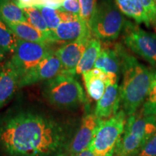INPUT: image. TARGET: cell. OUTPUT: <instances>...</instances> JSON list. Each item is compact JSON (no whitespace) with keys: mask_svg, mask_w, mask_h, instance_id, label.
<instances>
[{"mask_svg":"<svg viewBox=\"0 0 156 156\" xmlns=\"http://www.w3.org/2000/svg\"><path fill=\"white\" fill-rule=\"evenodd\" d=\"M69 145L65 127L44 114L23 111L0 124V151L7 156H63Z\"/></svg>","mask_w":156,"mask_h":156,"instance_id":"1","label":"cell"},{"mask_svg":"<svg viewBox=\"0 0 156 156\" xmlns=\"http://www.w3.org/2000/svg\"><path fill=\"white\" fill-rule=\"evenodd\" d=\"M120 86L122 110L127 116L136 114L144 103L151 83V72L129 52L124 58Z\"/></svg>","mask_w":156,"mask_h":156,"instance_id":"2","label":"cell"},{"mask_svg":"<svg viewBox=\"0 0 156 156\" xmlns=\"http://www.w3.org/2000/svg\"><path fill=\"white\" fill-rule=\"evenodd\" d=\"M44 98L52 106L72 108L86 102L84 90L75 75L62 73L43 85Z\"/></svg>","mask_w":156,"mask_h":156,"instance_id":"3","label":"cell"},{"mask_svg":"<svg viewBox=\"0 0 156 156\" xmlns=\"http://www.w3.org/2000/svg\"><path fill=\"white\" fill-rule=\"evenodd\" d=\"M126 22L114 0H98L89 28L94 38L112 41L119 38Z\"/></svg>","mask_w":156,"mask_h":156,"instance_id":"4","label":"cell"},{"mask_svg":"<svg viewBox=\"0 0 156 156\" xmlns=\"http://www.w3.org/2000/svg\"><path fill=\"white\" fill-rule=\"evenodd\" d=\"M155 132L156 116H144L140 113L128 116L114 154L116 156H136Z\"/></svg>","mask_w":156,"mask_h":156,"instance_id":"5","label":"cell"},{"mask_svg":"<svg viewBox=\"0 0 156 156\" xmlns=\"http://www.w3.org/2000/svg\"><path fill=\"white\" fill-rule=\"evenodd\" d=\"M126 116L122 109L110 118L101 120L87 149L97 156H114L124 132Z\"/></svg>","mask_w":156,"mask_h":156,"instance_id":"6","label":"cell"},{"mask_svg":"<svg viewBox=\"0 0 156 156\" xmlns=\"http://www.w3.org/2000/svg\"><path fill=\"white\" fill-rule=\"evenodd\" d=\"M122 39L126 47L156 67V36L137 25L126 20L122 31Z\"/></svg>","mask_w":156,"mask_h":156,"instance_id":"7","label":"cell"},{"mask_svg":"<svg viewBox=\"0 0 156 156\" xmlns=\"http://www.w3.org/2000/svg\"><path fill=\"white\" fill-rule=\"evenodd\" d=\"M51 51L47 44L26 41L18 38L10 60L20 79L36 66Z\"/></svg>","mask_w":156,"mask_h":156,"instance_id":"8","label":"cell"},{"mask_svg":"<svg viewBox=\"0 0 156 156\" xmlns=\"http://www.w3.org/2000/svg\"><path fill=\"white\" fill-rule=\"evenodd\" d=\"M63 73L59 58L54 51H51L36 66L20 79L19 88L46 82Z\"/></svg>","mask_w":156,"mask_h":156,"instance_id":"9","label":"cell"},{"mask_svg":"<svg viewBox=\"0 0 156 156\" xmlns=\"http://www.w3.org/2000/svg\"><path fill=\"white\" fill-rule=\"evenodd\" d=\"M127 51L121 44L104 41L94 65V69L119 76L122 72L124 58Z\"/></svg>","mask_w":156,"mask_h":156,"instance_id":"10","label":"cell"},{"mask_svg":"<svg viewBox=\"0 0 156 156\" xmlns=\"http://www.w3.org/2000/svg\"><path fill=\"white\" fill-rule=\"evenodd\" d=\"M101 120L95 116L94 113H90L84 116L79 129L70 142L69 147L70 156L87 149Z\"/></svg>","mask_w":156,"mask_h":156,"instance_id":"11","label":"cell"},{"mask_svg":"<svg viewBox=\"0 0 156 156\" xmlns=\"http://www.w3.org/2000/svg\"><path fill=\"white\" fill-rule=\"evenodd\" d=\"M119 76L116 75L107 85L104 94L97 101L94 114L100 119H106L117 114L121 103Z\"/></svg>","mask_w":156,"mask_h":156,"instance_id":"12","label":"cell"},{"mask_svg":"<svg viewBox=\"0 0 156 156\" xmlns=\"http://www.w3.org/2000/svg\"><path fill=\"white\" fill-rule=\"evenodd\" d=\"M90 38L91 37L66 43L57 48L55 52L62 64L63 73L76 75V69Z\"/></svg>","mask_w":156,"mask_h":156,"instance_id":"13","label":"cell"},{"mask_svg":"<svg viewBox=\"0 0 156 156\" xmlns=\"http://www.w3.org/2000/svg\"><path fill=\"white\" fill-rule=\"evenodd\" d=\"M92 37L89 27L80 17L73 20L62 22L51 32V42L69 43L85 38Z\"/></svg>","mask_w":156,"mask_h":156,"instance_id":"14","label":"cell"},{"mask_svg":"<svg viewBox=\"0 0 156 156\" xmlns=\"http://www.w3.org/2000/svg\"><path fill=\"white\" fill-rule=\"evenodd\" d=\"M20 77L11 60L0 67V108L7 105L19 88Z\"/></svg>","mask_w":156,"mask_h":156,"instance_id":"15","label":"cell"},{"mask_svg":"<svg viewBox=\"0 0 156 156\" xmlns=\"http://www.w3.org/2000/svg\"><path fill=\"white\" fill-rule=\"evenodd\" d=\"M82 75L89 97L93 101H98L104 94L107 85L116 75L93 68Z\"/></svg>","mask_w":156,"mask_h":156,"instance_id":"16","label":"cell"},{"mask_svg":"<svg viewBox=\"0 0 156 156\" xmlns=\"http://www.w3.org/2000/svg\"><path fill=\"white\" fill-rule=\"evenodd\" d=\"M101 47V41L94 37H91L76 69V75H83L94 68L95 62L100 54Z\"/></svg>","mask_w":156,"mask_h":156,"instance_id":"17","label":"cell"},{"mask_svg":"<svg viewBox=\"0 0 156 156\" xmlns=\"http://www.w3.org/2000/svg\"><path fill=\"white\" fill-rule=\"evenodd\" d=\"M120 11L126 16L133 19L138 24L143 23L151 28L147 13L139 0H114Z\"/></svg>","mask_w":156,"mask_h":156,"instance_id":"18","label":"cell"},{"mask_svg":"<svg viewBox=\"0 0 156 156\" xmlns=\"http://www.w3.org/2000/svg\"><path fill=\"white\" fill-rule=\"evenodd\" d=\"M17 38L26 41L47 44L48 41L42 33L28 22L7 23Z\"/></svg>","mask_w":156,"mask_h":156,"instance_id":"19","label":"cell"},{"mask_svg":"<svg viewBox=\"0 0 156 156\" xmlns=\"http://www.w3.org/2000/svg\"><path fill=\"white\" fill-rule=\"evenodd\" d=\"M0 19L6 23L28 22L15 0H0Z\"/></svg>","mask_w":156,"mask_h":156,"instance_id":"20","label":"cell"},{"mask_svg":"<svg viewBox=\"0 0 156 156\" xmlns=\"http://www.w3.org/2000/svg\"><path fill=\"white\" fill-rule=\"evenodd\" d=\"M28 23L42 33L47 39L48 42L51 43V31L48 28L46 21L43 17L41 11L36 7H29L23 8Z\"/></svg>","mask_w":156,"mask_h":156,"instance_id":"21","label":"cell"},{"mask_svg":"<svg viewBox=\"0 0 156 156\" xmlns=\"http://www.w3.org/2000/svg\"><path fill=\"white\" fill-rule=\"evenodd\" d=\"M18 38L7 23L0 19V47L7 54H12L16 47Z\"/></svg>","mask_w":156,"mask_h":156,"instance_id":"22","label":"cell"},{"mask_svg":"<svg viewBox=\"0 0 156 156\" xmlns=\"http://www.w3.org/2000/svg\"><path fill=\"white\" fill-rule=\"evenodd\" d=\"M140 113L144 116H156V69L151 72V87Z\"/></svg>","mask_w":156,"mask_h":156,"instance_id":"23","label":"cell"},{"mask_svg":"<svg viewBox=\"0 0 156 156\" xmlns=\"http://www.w3.org/2000/svg\"><path fill=\"white\" fill-rule=\"evenodd\" d=\"M36 7L41 12L49 30L51 32L55 30L62 23L59 10L46 6H38Z\"/></svg>","mask_w":156,"mask_h":156,"instance_id":"24","label":"cell"},{"mask_svg":"<svg viewBox=\"0 0 156 156\" xmlns=\"http://www.w3.org/2000/svg\"><path fill=\"white\" fill-rule=\"evenodd\" d=\"M97 1L98 0H79L80 5V18L88 27L96 7Z\"/></svg>","mask_w":156,"mask_h":156,"instance_id":"25","label":"cell"},{"mask_svg":"<svg viewBox=\"0 0 156 156\" xmlns=\"http://www.w3.org/2000/svg\"><path fill=\"white\" fill-rule=\"evenodd\" d=\"M147 13L151 28L156 23V2L155 0H139Z\"/></svg>","mask_w":156,"mask_h":156,"instance_id":"26","label":"cell"},{"mask_svg":"<svg viewBox=\"0 0 156 156\" xmlns=\"http://www.w3.org/2000/svg\"><path fill=\"white\" fill-rule=\"evenodd\" d=\"M136 156H156V132L140 149Z\"/></svg>","mask_w":156,"mask_h":156,"instance_id":"27","label":"cell"},{"mask_svg":"<svg viewBox=\"0 0 156 156\" xmlns=\"http://www.w3.org/2000/svg\"><path fill=\"white\" fill-rule=\"evenodd\" d=\"M58 9L73 13L80 17V5L79 0H65Z\"/></svg>","mask_w":156,"mask_h":156,"instance_id":"28","label":"cell"},{"mask_svg":"<svg viewBox=\"0 0 156 156\" xmlns=\"http://www.w3.org/2000/svg\"><path fill=\"white\" fill-rule=\"evenodd\" d=\"M64 1L65 0H41V6H46L54 9H58Z\"/></svg>","mask_w":156,"mask_h":156,"instance_id":"29","label":"cell"},{"mask_svg":"<svg viewBox=\"0 0 156 156\" xmlns=\"http://www.w3.org/2000/svg\"><path fill=\"white\" fill-rule=\"evenodd\" d=\"M17 3L21 9L25 7H34V0H17Z\"/></svg>","mask_w":156,"mask_h":156,"instance_id":"30","label":"cell"},{"mask_svg":"<svg viewBox=\"0 0 156 156\" xmlns=\"http://www.w3.org/2000/svg\"><path fill=\"white\" fill-rule=\"evenodd\" d=\"M73 156H97L95 155L92 151H90L89 149H86L85 151L80 152V153L76 154V155Z\"/></svg>","mask_w":156,"mask_h":156,"instance_id":"31","label":"cell"},{"mask_svg":"<svg viewBox=\"0 0 156 156\" xmlns=\"http://www.w3.org/2000/svg\"><path fill=\"white\" fill-rule=\"evenodd\" d=\"M7 52H6L2 48L0 47V67L5 63L4 62L5 61V58L7 57Z\"/></svg>","mask_w":156,"mask_h":156,"instance_id":"32","label":"cell"},{"mask_svg":"<svg viewBox=\"0 0 156 156\" xmlns=\"http://www.w3.org/2000/svg\"><path fill=\"white\" fill-rule=\"evenodd\" d=\"M41 0H34V7H38V6H41Z\"/></svg>","mask_w":156,"mask_h":156,"instance_id":"33","label":"cell"},{"mask_svg":"<svg viewBox=\"0 0 156 156\" xmlns=\"http://www.w3.org/2000/svg\"><path fill=\"white\" fill-rule=\"evenodd\" d=\"M152 28H153L154 30V32H155V34H155L156 36V23L153 25V26H152Z\"/></svg>","mask_w":156,"mask_h":156,"instance_id":"34","label":"cell"},{"mask_svg":"<svg viewBox=\"0 0 156 156\" xmlns=\"http://www.w3.org/2000/svg\"><path fill=\"white\" fill-rule=\"evenodd\" d=\"M155 2H156V0H155Z\"/></svg>","mask_w":156,"mask_h":156,"instance_id":"35","label":"cell"}]
</instances>
